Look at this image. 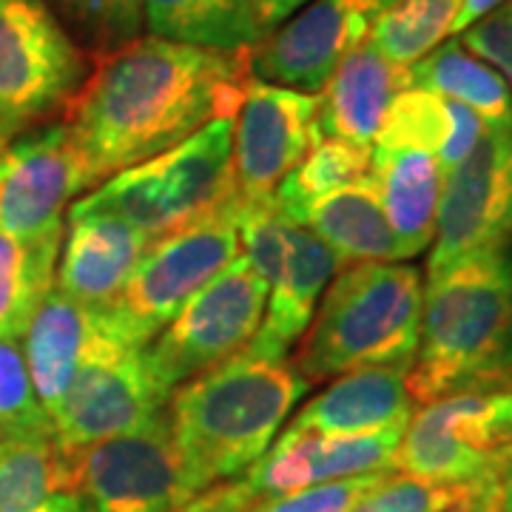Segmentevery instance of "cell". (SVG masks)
<instances>
[{"label": "cell", "mask_w": 512, "mask_h": 512, "mask_svg": "<svg viewBox=\"0 0 512 512\" xmlns=\"http://www.w3.org/2000/svg\"><path fill=\"white\" fill-rule=\"evenodd\" d=\"M251 77V49L217 52L137 37L94 60L60 123L97 188L183 143L211 120H234Z\"/></svg>", "instance_id": "cell-1"}, {"label": "cell", "mask_w": 512, "mask_h": 512, "mask_svg": "<svg viewBox=\"0 0 512 512\" xmlns=\"http://www.w3.org/2000/svg\"><path fill=\"white\" fill-rule=\"evenodd\" d=\"M308 387L293 365L248 350L177 387L165 416L185 501L242 476L265 456Z\"/></svg>", "instance_id": "cell-2"}, {"label": "cell", "mask_w": 512, "mask_h": 512, "mask_svg": "<svg viewBox=\"0 0 512 512\" xmlns=\"http://www.w3.org/2000/svg\"><path fill=\"white\" fill-rule=\"evenodd\" d=\"M512 387V251L473 254L427 276L416 359V404Z\"/></svg>", "instance_id": "cell-3"}, {"label": "cell", "mask_w": 512, "mask_h": 512, "mask_svg": "<svg viewBox=\"0 0 512 512\" xmlns=\"http://www.w3.org/2000/svg\"><path fill=\"white\" fill-rule=\"evenodd\" d=\"M424 282L404 262H362L339 271L293 359L308 384L350 370L413 365L419 350Z\"/></svg>", "instance_id": "cell-4"}, {"label": "cell", "mask_w": 512, "mask_h": 512, "mask_svg": "<svg viewBox=\"0 0 512 512\" xmlns=\"http://www.w3.org/2000/svg\"><path fill=\"white\" fill-rule=\"evenodd\" d=\"M234 200V120L220 117L168 148L109 177L69 214H109L160 239Z\"/></svg>", "instance_id": "cell-5"}, {"label": "cell", "mask_w": 512, "mask_h": 512, "mask_svg": "<svg viewBox=\"0 0 512 512\" xmlns=\"http://www.w3.org/2000/svg\"><path fill=\"white\" fill-rule=\"evenodd\" d=\"M239 256L237 194L225 208L154 239L126 288L100 308L103 325L131 348H148L171 319Z\"/></svg>", "instance_id": "cell-6"}, {"label": "cell", "mask_w": 512, "mask_h": 512, "mask_svg": "<svg viewBox=\"0 0 512 512\" xmlns=\"http://www.w3.org/2000/svg\"><path fill=\"white\" fill-rule=\"evenodd\" d=\"M92 66L43 0H0V143L60 120Z\"/></svg>", "instance_id": "cell-7"}, {"label": "cell", "mask_w": 512, "mask_h": 512, "mask_svg": "<svg viewBox=\"0 0 512 512\" xmlns=\"http://www.w3.org/2000/svg\"><path fill=\"white\" fill-rule=\"evenodd\" d=\"M271 285L248 256H237L214 276L171 325L146 348V365L163 393H174L200 373L222 365L251 345L268 305Z\"/></svg>", "instance_id": "cell-8"}, {"label": "cell", "mask_w": 512, "mask_h": 512, "mask_svg": "<svg viewBox=\"0 0 512 512\" xmlns=\"http://www.w3.org/2000/svg\"><path fill=\"white\" fill-rule=\"evenodd\" d=\"M168 399L148 370L146 348L114 339L100 313V328L52 416L57 450L74 456L97 441L131 433L157 419Z\"/></svg>", "instance_id": "cell-9"}, {"label": "cell", "mask_w": 512, "mask_h": 512, "mask_svg": "<svg viewBox=\"0 0 512 512\" xmlns=\"http://www.w3.org/2000/svg\"><path fill=\"white\" fill-rule=\"evenodd\" d=\"M63 458L66 490L80 495L83 512H174L185 504L165 410L131 433Z\"/></svg>", "instance_id": "cell-10"}, {"label": "cell", "mask_w": 512, "mask_h": 512, "mask_svg": "<svg viewBox=\"0 0 512 512\" xmlns=\"http://www.w3.org/2000/svg\"><path fill=\"white\" fill-rule=\"evenodd\" d=\"M512 242V126L490 128L444 177L427 276Z\"/></svg>", "instance_id": "cell-11"}, {"label": "cell", "mask_w": 512, "mask_h": 512, "mask_svg": "<svg viewBox=\"0 0 512 512\" xmlns=\"http://www.w3.org/2000/svg\"><path fill=\"white\" fill-rule=\"evenodd\" d=\"M94 188L66 126L55 120L9 140L0 157V228L29 242L60 239L77 194Z\"/></svg>", "instance_id": "cell-12"}, {"label": "cell", "mask_w": 512, "mask_h": 512, "mask_svg": "<svg viewBox=\"0 0 512 512\" xmlns=\"http://www.w3.org/2000/svg\"><path fill=\"white\" fill-rule=\"evenodd\" d=\"M399 0H311L251 49L256 80L319 94L345 57L362 46L376 20Z\"/></svg>", "instance_id": "cell-13"}, {"label": "cell", "mask_w": 512, "mask_h": 512, "mask_svg": "<svg viewBox=\"0 0 512 512\" xmlns=\"http://www.w3.org/2000/svg\"><path fill=\"white\" fill-rule=\"evenodd\" d=\"M319 140L316 94L251 77L234 117L237 205L271 200L276 185L311 154Z\"/></svg>", "instance_id": "cell-14"}, {"label": "cell", "mask_w": 512, "mask_h": 512, "mask_svg": "<svg viewBox=\"0 0 512 512\" xmlns=\"http://www.w3.org/2000/svg\"><path fill=\"white\" fill-rule=\"evenodd\" d=\"M493 393H461L421 404L404 427L393 473L436 484H481L493 476Z\"/></svg>", "instance_id": "cell-15"}, {"label": "cell", "mask_w": 512, "mask_h": 512, "mask_svg": "<svg viewBox=\"0 0 512 512\" xmlns=\"http://www.w3.org/2000/svg\"><path fill=\"white\" fill-rule=\"evenodd\" d=\"M154 239L109 214H66L55 288L89 308H106L126 288Z\"/></svg>", "instance_id": "cell-16"}, {"label": "cell", "mask_w": 512, "mask_h": 512, "mask_svg": "<svg viewBox=\"0 0 512 512\" xmlns=\"http://www.w3.org/2000/svg\"><path fill=\"white\" fill-rule=\"evenodd\" d=\"M407 373V365L362 367L342 373L319 396L302 404L288 430L313 436H367L407 427L416 407L407 390Z\"/></svg>", "instance_id": "cell-17"}, {"label": "cell", "mask_w": 512, "mask_h": 512, "mask_svg": "<svg viewBox=\"0 0 512 512\" xmlns=\"http://www.w3.org/2000/svg\"><path fill=\"white\" fill-rule=\"evenodd\" d=\"M336 271V256L328 245L308 228L291 225L282 271L271 282L259 330L245 350L259 359L285 362L293 345L305 336Z\"/></svg>", "instance_id": "cell-18"}, {"label": "cell", "mask_w": 512, "mask_h": 512, "mask_svg": "<svg viewBox=\"0 0 512 512\" xmlns=\"http://www.w3.org/2000/svg\"><path fill=\"white\" fill-rule=\"evenodd\" d=\"M407 89V66H396L367 37L330 74L319 97L322 140L373 148L393 97Z\"/></svg>", "instance_id": "cell-19"}, {"label": "cell", "mask_w": 512, "mask_h": 512, "mask_svg": "<svg viewBox=\"0 0 512 512\" xmlns=\"http://www.w3.org/2000/svg\"><path fill=\"white\" fill-rule=\"evenodd\" d=\"M100 328V308L74 302L57 288L40 302L23 333V353L35 393L52 419Z\"/></svg>", "instance_id": "cell-20"}, {"label": "cell", "mask_w": 512, "mask_h": 512, "mask_svg": "<svg viewBox=\"0 0 512 512\" xmlns=\"http://www.w3.org/2000/svg\"><path fill=\"white\" fill-rule=\"evenodd\" d=\"M370 177L376 183L387 222L402 248V259L419 256L436 237V217L444 174L439 160L419 148L370 151Z\"/></svg>", "instance_id": "cell-21"}, {"label": "cell", "mask_w": 512, "mask_h": 512, "mask_svg": "<svg viewBox=\"0 0 512 512\" xmlns=\"http://www.w3.org/2000/svg\"><path fill=\"white\" fill-rule=\"evenodd\" d=\"M299 225L328 245L339 271L362 262H402V248L370 174L313 202Z\"/></svg>", "instance_id": "cell-22"}, {"label": "cell", "mask_w": 512, "mask_h": 512, "mask_svg": "<svg viewBox=\"0 0 512 512\" xmlns=\"http://www.w3.org/2000/svg\"><path fill=\"white\" fill-rule=\"evenodd\" d=\"M407 89H424L461 103L490 128L512 126V94L504 77L467 52L458 37L439 43L433 52L407 66Z\"/></svg>", "instance_id": "cell-23"}, {"label": "cell", "mask_w": 512, "mask_h": 512, "mask_svg": "<svg viewBox=\"0 0 512 512\" xmlns=\"http://www.w3.org/2000/svg\"><path fill=\"white\" fill-rule=\"evenodd\" d=\"M146 32L217 52L254 49L265 37L251 0H140Z\"/></svg>", "instance_id": "cell-24"}, {"label": "cell", "mask_w": 512, "mask_h": 512, "mask_svg": "<svg viewBox=\"0 0 512 512\" xmlns=\"http://www.w3.org/2000/svg\"><path fill=\"white\" fill-rule=\"evenodd\" d=\"M60 239H18L0 228V336L20 339L55 288Z\"/></svg>", "instance_id": "cell-25"}, {"label": "cell", "mask_w": 512, "mask_h": 512, "mask_svg": "<svg viewBox=\"0 0 512 512\" xmlns=\"http://www.w3.org/2000/svg\"><path fill=\"white\" fill-rule=\"evenodd\" d=\"M370 151L373 148L353 146L342 140H319L311 154L276 185L271 197L276 211L288 222L299 225L313 202L370 174Z\"/></svg>", "instance_id": "cell-26"}, {"label": "cell", "mask_w": 512, "mask_h": 512, "mask_svg": "<svg viewBox=\"0 0 512 512\" xmlns=\"http://www.w3.org/2000/svg\"><path fill=\"white\" fill-rule=\"evenodd\" d=\"M66 490V458L52 436L0 439V512H32Z\"/></svg>", "instance_id": "cell-27"}, {"label": "cell", "mask_w": 512, "mask_h": 512, "mask_svg": "<svg viewBox=\"0 0 512 512\" xmlns=\"http://www.w3.org/2000/svg\"><path fill=\"white\" fill-rule=\"evenodd\" d=\"M461 3L464 0H399L376 20L370 43L396 66H413L453 35Z\"/></svg>", "instance_id": "cell-28"}, {"label": "cell", "mask_w": 512, "mask_h": 512, "mask_svg": "<svg viewBox=\"0 0 512 512\" xmlns=\"http://www.w3.org/2000/svg\"><path fill=\"white\" fill-rule=\"evenodd\" d=\"M72 40L97 60L143 37L146 20L140 0H43Z\"/></svg>", "instance_id": "cell-29"}, {"label": "cell", "mask_w": 512, "mask_h": 512, "mask_svg": "<svg viewBox=\"0 0 512 512\" xmlns=\"http://www.w3.org/2000/svg\"><path fill=\"white\" fill-rule=\"evenodd\" d=\"M302 436H305L311 487H316L328 481L393 473V456L399 450L404 427L367 433V436H313V433H302Z\"/></svg>", "instance_id": "cell-30"}, {"label": "cell", "mask_w": 512, "mask_h": 512, "mask_svg": "<svg viewBox=\"0 0 512 512\" xmlns=\"http://www.w3.org/2000/svg\"><path fill=\"white\" fill-rule=\"evenodd\" d=\"M456 103L424 89H404L384 111L376 134L379 148H419L439 157L453 137Z\"/></svg>", "instance_id": "cell-31"}, {"label": "cell", "mask_w": 512, "mask_h": 512, "mask_svg": "<svg viewBox=\"0 0 512 512\" xmlns=\"http://www.w3.org/2000/svg\"><path fill=\"white\" fill-rule=\"evenodd\" d=\"M348 512H478V487L387 473Z\"/></svg>", "instance_id": "cell-32"}, {"label": "cell", "mask_w": 512, "mask_h": 512, "mask_svg": "<svg viewBox=\"0 0 512 512\" xmlns=\"http://www.w3.org/2000/svg\"><path fill=\"white\" fill-rule=\"evenodd\" d=\"M52 436V419L46 416L29 376L20 339L0 336V439Z\"/></svg>", "instance_id": "cell-33"}, {"label": "cell", "mask_w": 512, "mask_h": 512, "mask_svg": "<svg viewBox=\"0 0 512 512\" xmlns=\"http://www.w3.org/2000/svg\"><path fill=\"white\" fill-rule=\"evenodd\" d=\"M384 476L387 473H373V476L316 484V487L291 495H279V498H259L248 512H348Z\"/></svg>", "instance_id": "cell-34"}, {"label": "cell", "mask_w": 512, "mask_h": 512, "mask_svg": "<svg viewBox=\"0 0 512 512\" xmlns=\"http://www.w3.org/2000/svg\"><path fill=\"white\" fill-rule=\"evenodd\" d=\"M456 37L467 52L481 57L487 66H493L495 72L504 77L512 94V0H504L490 15L476 20Z\"/></svg>", "instance_id": "cell-35"}, {"label": "cell", "mask_w": 512, "mask_h": 512, "mask_svg": "<svg viewBox=\"0 0 512 512\" xmlns=\"http://www.w3.org/2000/svg\"><path fill=\"white\" fill-rule=\"evenodd\" d=\"M259 501V495L251 490V484L245 478H231L220 481L200 495H194L191 501H185L183 507L174 512H248Z\"/></svg>", "instance_id": "cell-36"}, {"label": "cell", "mask_w": 512, "mask_h": 512, "mask_svg": "<svg viewBox=\"0 0 512 512\" xmlns=\"http://www.w3.org/2000/svg\"><path fill=\"white\" fill-rule=\"evenodd\" d=\"M478 487V512H512V447H501L493 478Z\"/></svg>", "instance_id": "cell-37"}, {"label": "cell", "mask_w": 512, "mask_h": 512, "mask_svg": "<svg viewBox=\"0 0 512 512\" xmlns=\"http://www.w3.org/2000/svg\"><path fill=\"white\" fill-rule=\"evenodd\" d=\"M311 0H251L256 20L262 26V32H274L276 26H282L285 20L293 18L302 6H308Z\"/></svg>", "instance_id": "cell-38"}, {"label": "cell", "mask_w": 512, "mask_h": 512, "mask_svg": "<svg viewBox=\"0 0 512 512\" xmlns=\"http://www.w3.org/2000/svg\"><path fill=\"white\" fill-rule=\"evenodd\" d=\"M493 436L498 447H512V387L493 393Z\"/></svg>", "instance_id": "cell-39"}, {"label": "cell", "mask_w": 512, "mask_h": 512, "mask_svg": "<svg viewBox=\"0 0 512 512\" xmlns=\"http://www.w3.org/2000/svg\"><path fill=\"white\" fill-rule=\"evenodd\" d=\"M501 3H504V0H464L456 23H453V35H461L467 26H473L476 20H481L484 15H490L495 6H501Z\"/></svg>", "instance_id": "cell-40"}, {"label": "cell", "mask_w": 512, "mask_h": 512, "mask_svg": "<svg viewBox=\"0 0 512 512\" xmlns=\"http://www.w3.org/2000/svg\"><path fill=\"white\" fill-rule=\"evenodd\" d=\"M32 512H83V501H80V495L72 493V490H60V493L52 495L46 504H40V507Z\"/></svg>", "instance_id": "cell-41"}, {"label": "cell", "mask_w": 512, "mask_h": 512, "mask_svg": "<svg viewBox=\"0 0 512 512\" xmlns=\"http://www.w3.org/2000/svg\"><path fill=\"white\" fill-rule=\"evenodd\" d=\"M3 148H6V143H0V157H3Z\"/></svg>", "instance_id": "cell-42"}]
</instances>
